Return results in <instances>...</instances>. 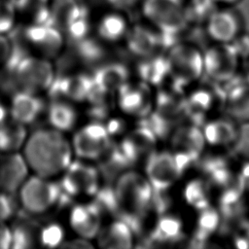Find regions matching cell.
<instances>
[{
  "label": "cell",
  "instance_id": "25",
  "mask_svg": "<svg viewBox=\"0 0 249 249\" xmlns=\"http://www.w3.org/2000/svg\"><path fill=\"white\" fill-rule=\"evenodd\" d=\"M18 21L26 24L50 23L51 0H13Z\"/></svg>",
  "mask_w": 249,
  "mask_h": 249
},
{
  "label": "cell",
  "instance_id": "27",
  "mask_svg": "<svg viewBox=\"0 0 249 249\" xmlns=\"http://www.w3.org/2000/svg\"><path fill=\"white\" fill-rule=\"evenodd\" d=\"M10 228L12 233L11 248L30 249L39 242L41 227L35 220L22 215L18 217Z\"/></svg>",
  "mask_w": 249,
  "mask_h": 249
},
{
  "label": "cell",
  "instance_id": "2",
  "mask_svg": "<svg viewBox=\"0 0 249 249\" xmlns=\"http://www.w3.org/2000/svg\"><path fill=\"white\" fill-rule=\"evenodd\" d=\"M118 219L124 221L133 233H140L147 215L152 211L154 189L147 178L137 172L124 171L115 182Z\"/></svg>",
  "mask_w": 249,
  "mask_h": 249
},
{
  "label": "cell",
  "instance_id": "9",
  "mask_svg": "<svg viewBox=\"0 0 249 249\" xmlns=\"http://www.w3.org/2000/svg\"><path fill=\"white\" fill-rule=\"evenodd\" d=\"M239 57L230 43L208 47L203 53V73L213 83H225L236 74Z\"/></svg>",
  "mask_w": 249,
  "mask_h": 249
},
{
  "label": "cell",
  "instance_id": "40",
  "mask_svg": "<svg viewBox=\"0 0 249 249\" xmlns=\"http://www.w3.org/2000/svg\"><path fill=\"white\" fill-rule=\"evenodd\" d=\"M232 152L237 157L249 160V121L238 125L237 135L232 144Z\"/></svg>",
  "mask_w": 249,
  "mask_h": 249
},
{
  "label": "cell",
  "instance_id": "30",
  "mask_svg": "<svg viewBox=\"0 0 249 249\" xmlns=\"http://www.w3.org/2000/svg\"><path fill=\"white\" fill-rule=\"evenodd\" d=\"M181 94V91L173 89L172 91H160L157 96L156 112L172 124L186 117V99Z\"/></svg>",
  "mask_w": 249,
  "mask_h": 249
},
{
  "label": "cell",
  "instance_id": "21",
  "mask_svg": "<svg viewBox=\"0 0 249 249\" xmlns=\"http://www.w3.org/2000/svg\"><path fill=\"white\" fill-rule=\"evenodd\" d=\"M45 109L44 101L37 93L18 90L12 94L11 119L24 125L35 122Z\"/></svg>",
  "mask_w": 249,
  "mask_h": 249
},
{
  "label": "cell",
  "instance_id": "47",
  "mask_svg": "<svg viewBox=\"0 0 249 249\" xmlns=\"http://www.w3.org/2000/svg\"><path fill=\"white\" fill-rule=\"evenodd\" d=\"M61 246L64 248H92L93 247V245L90 242H89V239L81 236L80 238L62 243Z\"/></svg>",
  "mask_w": 249,
  "mask_h": 249
},
{
  "label": "cell",
  "instance_id": "8",
  "mask_svg": "<svg viewBox=\"0 0 249 249\" xmlns=\"http://www.w3.org/2000/svg\"><path fill=\"white\" fill-rule=\"evenodd\" d=\"M18 42L29 53L48 59L58 56L66 43L62 32L50 23L23 25Z\"/></svg>",
  "mask_w": 249,
  "mask_h": 249
},
{
  "label": "cell",
  "instance_id": "46",
  "mask_svg": "<svg viewBox=\"0 0 249 249\" xmlns=\"http://www.w3.org/2000/svg\"><path fill=\"white\" fill-rule=\"evenodd\" d=\"M106 129L110 135H115V134H120L124 130L125 124L123 120L121 119H111L105 124Z\"/></svg>",
  "mask_w": 249,
  "mask_h": 249
},
{
  "label": "cell",
  "instance_id": "4",
  "mask_svg": "<svg viewBox=\"0 0 249 249\" xmlns=\"http://www.w3.org/2000/svg\"><path fill=\"white\" fill-rule=\"evenodd\" d=\"M54 77V68L48 58L27 54L9 77L1 80V89L12 94L18 90L38 93L48 90Z\"/></svg>",
  "mask_w": 249,
  "mask_h": 249
},
{
  "label": "cell",
  "instance_id": "14",
  "mask_svg": "<svg viewBox=\"0 0 249 249\" xmlns=\"http://www.w3.org/2000/svg\"><path fill=\"white\" fill-rule=\"evenodd\" d=\"M92 83V76L84 73L55 74L52 85L48 89V93L52 100L65 99L82 102L87 100Z\"/></svg>",
  "mask_w": 249,
  "mask_h": 249
},
{
  "label": "cell",
  "instance_id": "31",
  "mask_svg": "<svg viewBox=\"0 0 249 249\" xmlns=\"http://www.w3.org/2000/svg\"><path fill=\"white\" fill-rule=\"evenodd\" d=\"M238 126L232 119L215 120L205 124L203 135L205 141L211 145H230L233 144L237 135Z\"/></svg>",
  "mask_w": 249,
  "mask_h": 249
},
{
  "label": "cell",
  "instance_id": "42",
  "mask_svg": "<svg viewBox=\"0 0 249 249\" xmlns=\"http://www.w3.org/2000/svg\"><path fill=\"white\" fill-rule=\"evenodd\" d=\"M239 58H249V33L243 31L230 43Z\"/></svg>",
  "mask_w": 249,
  "mask_h": 249
},
{
  "label": "cell",
  "instance_id": "19",
  "mask_svg": "<svg viewBox=\"0 0 249 249\" xmlns=\"http://www.w3.org/2000/svg\"><path fill=\"white\" fill-rule=\"evenodd\" d=\"M119 106L126 114L145 117L151 113V93L146 83L132 85L126 83L119 90Z\"/></svg>",
  "mask_w": 249,
  "mask_h": 249
},
{
  "label": "cell",
  "instance_id": "18",
  "mask_svg": "<svg viewBox=\"0 0 249 249\" xmlns=\"http://www.w3.org/2000/svg\"><path fill=\"white\" fill-rule=\"evenodd\" d=\"M101 215L102 212L94 201L76 204L70 211L69 223L81 237L91 239L97 236L101 229Z\"/></svg>",
  "mask_w": 249,
  "mask_h": 249
},
{
  "label": "cell",
  "instance_id": "12",
  "mask_svg": "<svg viewBox=\"0 0 249 249\" xmlns=\"http://www.w3.org/2000/svg\"><path fill=\"white\" fill-rule=\"evenodd\" d=\"M210 39L217 43H231L244 31L242 14L231 6L218 8L204 25Z\"/></svg>",
  "mask_w": 249,
  "mask_h": 249
},
{
  "label": "cell",
  "instance_id": "53",
  "mask_svg": "<svg viewBox=\"0 0 249 249\" xmlns=\"http://www.w3.org/2000/svg\"><path fill=\"white\" fill-rule=\"evenodd\" d=\"M0 89H1V81H0Z\"/></svg>",
  "mask_w": 249,
  "mask_h": 249
},
{
  "label": "cell",
  "instance_id": "11",
  "mask_svg": "<svg viewBox=\"0 0 249 249\" xmlns=\"http://www.w3.org/2000/svg\"><path fill=\"white\" fill-rule=\"evenodd\" d=\"M112 141L106 126L94 122L81 128L73 138V151L80 159L99 160Z\"/></svg>",
  "mask_w": 249,
  "mask_h": 249
},
{
  "label": "cell",
  "instance_id": "36",
  "mask_svg": "<svg viewBox=\"0 0 249 249\" xmlns=\"http://www.w3.org/2000/svg\"><path fill=\"white\" fill-rule=\"evenodd\" d=\"M218 8L219 4L214 0L186 1L185 14L188 25L204 26Z\"/></svg>",
  "mask_w": 249,
  "mask_h": 249
},
{
  "label": "cell",
  "instance_id": "52",
  "mask_svg": "<svg viewBox=\"0 0 249 249\" xmlns=\"http://www.w3.org/2000/svg\"><path fill=\"white\" fill-rule=\"evenodd\" d=\"M249 59V58H248ZM245 78L247 79V81L249 82V62H248V65H247V71H246V76Z\"/></svg>",
  "mask_w": 249,
  "mask_h": 249
},
{
  "label": "cell",
  "instance_id": "22",
  "mask_svg": "<svg viewBox=\"0 0 249 249\" xmlns=\"http://www.w3.org/2000/svg\"><path fill=\"white\" fill-rule=\"evenodd\" d=\"M97 241L104 249H128L132 247L133 231L124 221L117 219L108 227L100 229Z\"/></svg>",
  "mask_w": 249,
  "mask_h": 249
},
{
  "label": "cell",
  "instance_id": "41",
  "mask_svg": "<svg viewBox=\"0 0 249 249\" xmlns=\"http://www.w3.org/2000/svg\"><path fill=\"white\" fill-rule=\"evenodd\" d=\"M16 194L0 193V221L6 222L11 219L18 210V200L15 197Z\"/></svg>",
  "mask_w": 249,
  "mask_h": 249
},
{
  "label": "cell",
  "instance_id": "5",
  "mask_svg": "<svg viewBox=\"0 0 249 249\" xmlns=\"http://www.w3.org/2000/svg\"><path fill=\"white\" fill-rule=\"evenodd\" d=\"M168 77L173 89L181 91L203 74V54L196 45L181 41L167 50Z\"/></svg>",
  "mask_w": 249,
  "mask_h": 249
},
{
  "label": "cell",
  "instance_id": "38",
  "mask_svg": "<svg viewBox=\"0 0 249 249\" xmlns=\"http://www.w3.org/2000/svg\"><path fill=\"white\" fill-rule=\"evenodd\" d=\"M64 231L56 223H51L41 228L39 243L47 248H55L63 243Z\"/></svg>",
  "mask_w": 249,
  "mask_h": 249
},
{
  "label": "cell",
  "instance_id": "3",
  "mask_svg": "<svg viewBox=\"0 0 249 249\" xmlns=\"http://www.w3.org/2000/svg\"><path fill=\"white\" fill-rule=\"evenodd\" d=\"M185 3L186 0L142 1V14L160 32L164 50L181 42L180 38L188 27Z\"/></svg>",
  "mask_w": 249,
  "mask_h": 249
},
{
  "label": "cell",
  "instance_id": "34",
  "mask_svg": "<svg viewBox=\"0 0 249 249\" xmlns=\"http://www.w3.org/2000/svg\"><path fill=\"white\" fill-rule=\"evenodd\" d=\"M221 223V214L216 209L208 206L199 211L197 227L191 240V247L200 248L205 245L209 236L215 232Z\"/></svg>",
  "mask_w": 249,
  "mask_h": 249
},
{
  "label": "cell",
  "instance_id": "51",
  "mask_svg": "<svg viewBox=\"0 0 249 249\" xmlns=\"http://www.w3.org/2000/svg\"><path fill=\"white\" fill-rule=\"evenodd\" d=\"M216 1L219 5H224V6H233L234 4H237L241 0H214Z\"/></svg>",
  "mask_w": 249,
  "mask_h": 249
},
{
  "label": "cell",
  "instance_id": "17",
  "mask_svg": "<svg viewBox=\"0 0 249 249\" xmlns=\"http://www.w3.org/2000/svg\"><path fill=\"white\" fill-rule=\"evenodd\" d=\"M29 166L23 155L17 153L0 156V191L16 194L28 178Z\"/></svg>",
  "mask_w": 249,
  "mask_h": 249
},
{
  "label": "cell",
  "instance_id": "23",
  "mask_svg": "<svg viewBox=\"0 0 249 249\" xmlns=\"http://www.w3.org/2000/svg\"><path fill=\"white\" fill-rule=\"evenodd\" d=\"M91 76L102 89L113 93L127 83L129 72L123 63L109 62L98 66Z\"/></svg>",
  "mask_w": 249,
  "mask_h": 249
},
{
  "label": "cell",
  "instance_id": "6",
  "mask_svg": "<svg viewBox=\"0 0 249 249\" xmlns=\"http://www.w3.org/2000/svg\"><path fill=\"white\" fill-rule=\"evenodd\" d=\"M50 24L61 31L64 38L83 39L91 31L89 7L80 0H51Z\"/></svg>",
  "mask_w": 249,
  "mask_h": 249
},
{
  "label": "cell",
  "instance_id": "35",
  "mask_svg": "<svg viewBox=\"0 0 249 249\" xmlns=\"http://www.w3.org/2000/svg\"><path fill=\"white\" fill-rule=\"evenodd\" d=\"M48 121L53 128L61 132L73 128L77 121L75 109L65 100H52L48 107Z\"/></svg>",
  "mask_w": 249,
  "mask_h": 249
},
{
  "label": "cell",
  "instance_id": "13",
  "mask_svg": "<svg viewBox=\"0 0 249 249\" xmlns=\"http://www.w3.org/2000/svg\"><path fill=\"white\" fill-rule=\"evenodd\" d=\"M146 175L155 191H166L181 176L174 155L170 152H153L146 161Z\"/></svg>",
  "mask_w": 249,
  "mask_h": 249
},
{
  "label": "cell",
  "instance_id": "7",
  "mask_svg": "<svg viewBox=\"0 0 249 249\" xmlns=\"http://www.w3.org/2000/svg\"><path fill=\"white\" fill-rule=\"evenodd\" d=\"M50 178L34 175L28 177L18 191V199L28 214H42L58 205L60 187Z\"/></svg>",
  "mask_w": 249,
  "mask_h": 249
},
{
  "label": "cell",
  "instance_id": "1",
  "mask_svg": "<svg viewBox=\"0 0 249 249\" xmlns=\"http://www.w3.org/2000/svg\"><path fill=\"white\" fill-rule=\"evenodd\" d=\"M70 143L61 131L41 128L27 136L23 146V157L36 175L51 178L68 167L72 161Z\"/></svg>",
  "mask_w": 249,
  "mask_h": 249
},
{
  "label": "cell",
  "instance_id": "26",
  "mask_svg": "<svg viewBox=\"0 0 249 249\" xmlns=\"http://www.w3.org/2000/svg\"><path fill=\"white\" fill-rule=\"evenodd\" d=\"M203 132L197 125L189 124L179 127L173 134L172 145L176 151H182L190 154L196 162L205 144Z\"/></svg>",
  "mask_w": 249,
  "mask_h": 249
},
{
  "label": "cell",
  "instance_id": "20",
  "mask_svg": "<svg viewBox=\"0 0 249 249\" xmlns=\"http://www.w3.org/2000/svg\"><path fill=\"white\" fill-rule=\"evenodd\" d=\"M157 136L155 133L145 126L138 125V127L131 131L119 145L123 155L126 158L132 165L136 163L141 158H147L153 153Z\"/></svg>",
  "mask_w": 249,
  "mask_h": 249
},
{
  "label": "cell",
  "instance_id": "10",
  "mask_svg": "<svg viewBox=\"0 0 249 249\" xmlns=\"http://www.w3.org/2000/svg\"><path fill=\"white\" fill-rule=\"evenodd\" d=\"M58 183L62 194L72 198L80 196H95L100 188L98 168L82 161H71Z\"/></svg>",
  "mask_w": 249,
  "mask_h": 249
},
{
  "label": "cell",
  "instance_id": "49",
  "mask_svg": "<svg viewBox=\"0 0 249 249\" xmlns=\"http://www.w3.org/2000/svg\"><path fill=\"white\" fill-rule=\"evenodd\" d=\"M7 116H8V110L5 107V105L0 101V124H2L7 120Z\"/></svg>",
  "mask_w": 249,
  "mask_h": 249
},
{
  "label": "cell",
  "instance_id": "43",
  "mask_svg": "<svg viewBox=\"0 0 249 249\" xmlns=\"http://www.w3.org/2000/svg\"><path fill=\"white\" fill-rule=\"evenodd\" d=\"M13 48L12 39L7 34H0V69L5 65L10 57Z\"/></svg>",
  "mask_w": 249,
  "mask_h": 249
},
{
  "label": "cell",
  "instance_id": "44",
  "mask_svg": "<svg viewBox=\"0 0 249 249\" xmlns=\"http://www.w3.org/2000/svg\"><path fill=\"white\" fill-rule=\"evenodd\" d=\"M141 0H105V2L113 9L120 12H128L134 9Z\"/></svg>",
  "mask_w": 249,
  "mask_h": 249
},
{
  "label": "cell",
  "instance_id": "39",
  "mask_svg": "<svg viewBox=\"0 0 249 249\" xmlns=\"http://www.w3.org/2000/svg\"><path fill=\"white\" fill-rule=\"evenodd\" d=\"M18 22L13 0H0V34L13 30Z\"/></svg>",
  "mask_w": 249,
  "mask_h": 249
},
{
  "label": "cell",
  "instance_id": "15",
  "mask_svg": "<svg viewBox=\"0 0 249 249\" xmlns=\"http://www.w3.org/2000/svg\"><path fill=\"white\" fill-rule=\"evenodd\" d=\"M125 42L128 52L141 58L159 54L160 50H164L160 32L150 23H135L129 26Z\"/></svg>",
  "mask_w": 249,
  "mask_h": 249
},
{
  "label": "cell",
  "instance_id": "28",
  "mask_svg": "<svg viewBox=\"0 0 249 249\" xmlns=\"http://www.w3.org/2000/svg\"><path fill=\"white\" fill-rule=\"evenodd\" d=\"M183 233L182 221L173 215L163 214L159 218L146 242L148 246H153V243H175L182 240Z\"/></svg>",
  "mask_w": 249,
  "mask_h": 249
},
{
  "label": "cell",
  "instance_id": "33",
  "mask_svg": "<svg viewBox=\"0 0 249 249\" xmlns=\"http://www.w3.org/2000/svg\"><path fill=\"white\" fill-rule=\"evenodd\" d=\"M70 48L69 54L86 65H94L101 61L106 53L99 41L89 36L73 43H67Z\"/></svg>",
  "mask_w": 249,
  "mask_h": 249
},
{
  "label": "cell",
  "instance_id": "29",
  "mask_svg": "<svg viewBox=\"0 0 249 249\" xmlns=\"http://www.w3.org/2000/svg\"><path fill=\"white\" fill-rule=\"evenodd\" d=\"M27 139L25 125L11 119L0 124V156L17 153Z\"/></svg>",
  "mask_w": 249,
  "mask_h": 249
},
{
  "label": "cell",
  "instance_id": "48",
  "mask_svg": "<svg viewBox=\"0 0 249 249\" xmlns=\"http://www.w3.org/2000/svg\"><path fill=\"white\" fill-rule=\"evenodd\" d=\"M240 175L243 178L245 189L249 190V160H246L245 164L242 166V169L240 170Z\"/></svg>",
  "mask_w": 249,
  "mask_h": 249
},
{
  "label": "cell",
  "instance_id": "45",
  "mask_svg": "<svg viewBox=\"0 0 249 249\" xmlns=\"http://www.w3.org/2000/svg\"><path fill=\"white\" fill-rule=\"evenodd\" d=\"M12 233L11 228L8 227L5 222L0 221V249L11 248Z\"/></svg>",
  "mask_w": 249,
  "mask_h": 249
},
{
  "label": "cell",
  "instance_id": "50",
  "mask_svg": "<svg viewBox=\"0 0 249 249\" xmlns=\"http://www.w3.org/2000/svg\"><path fill=\"white\" fill-rule=\"evenodd\" d=\"M241 228L244 230V238L247 240L248 244H249V221H244Z\"/></svg>",
  "mask_w": 249,
  "mask_h": 249
},
{
  "label": "cell",
  "instance_id": "16",
  "mask_svg": "<svg viewBox=\"0 0 249 249\" xmlns=\"http://www.w3.org/2000/svg\"><path fill=\"white\" fill-rule=\"evenodd\" d=\"M225 93L224 108L233 121H249V82L244 77L233 76L222 87Z\"/></svg>",
  "mask_w": 249,
  "mask_h": 249
},
{
  "label": "cell",
  "instance_id": "32",
  "mask_svg": "<svg viewBox=\"0 0 249 249\" xmlns=\"http://www.w3.org/2000/svg\"><path fill=\"white\" fill-rule=\"evenodd\" d=\"M137 73L144 83L160 86L168 77V62L165 55L155 54L137 64Z\"/></svg>",
  "mask_w": 249,
  "mask_h": 249
},
{
  "label": "cell",
  "instance_id": "37",
  "mask_svg": "<svg viewBox=\"0 0 249 249\" xmlns=\"http://www.w3.org/2000/svg\"><path fill=\"white\" fill-rule=\"evenodd\" d=\"M184 197L189 205L198 211L208 207L210 200L209 184L197 178L190 181L185 187Z\"/></svg>",
  "mask_w": 249,
  "mask_h": 249
},
{
  "label": "cell",
  "instance_id": "24",
  "mask_svg": "<svg viewBox=\"0 0 249 249\" xmlns=\"http://www.w3.org/2000/svg\"><path fill=\"white\" fill-rule=\"evenodd\" d=\"M128 28L129 24L125 15L117 10L105 13L96 23L97 36L109 43H115L125 38Z\"/></svg>",
  "mask_w": 249,
  "mask_h": 249
}]
</instances>
